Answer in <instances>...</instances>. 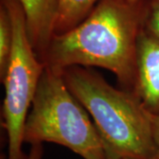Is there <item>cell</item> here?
I'll return each instance as SVG.
<instances>
[{
  "label": "cell",
  "instance_id": "cell-4",
  "mask_svg": "<svg viewBox=\"0 0 159 159\" xmlns=\"http://www.w3.org/2000/svg\"><path fill=\"white\" fill-rule=\"evenodd\" d=\"M11 18L13 40L5 77L3 117L8 137L7 159H27L22 151L25 122L43 69L29 41L26 19L19 0H1Z\"/></svg>",
  "mask_w": 159,
  "mask_h": 159
},
{
  "label": "cell",
  "instance_id": "cell-11",
  "mask_svg": "<svg viewBox=\"0 0 159 159\" xmlns=\"http://www.w3.org/2000/svg\"><path fill=\"white\" fill-rule=\"evenodd\" d=\"M153 134L157 147V157L159 158V116L153 117Z\"/></svg>",
  "mask_w": 159,
  "mask_h": 159
},
{
  "label": "cell",
  "instance_id": "cell-3",
  "mask_svg": "<svg viewBox=\"0 0 159 159\" xmlns=\"http://www.w3.org/2000/svg\"><path fill=\"white\" fill-rule=\"evenodd\" d=\"M23 141L52 142L83 159H106L89 114L69 90L61 73L45 66L25 122Z\"/></svg>",
  "mask_w": 159,
  "mask_h": 159
},
{
  "label": "cell",
  "instance_id": "cell-13",
  "mask_svg": "<svg viewBox=\"0 0 159 159\" xmlns=\"http://www.w3.org/2000/svg\"><path fill=\"white\" fill-rule=\"evenodd\" d=\"M151 159H159V158H157V157H154V158H151Z\"/></svg>",
  "mask_w": 159,
  "mask_h": 159
},
{
  "label": "cell",
  "instance_id": "cell-6",
  "mask_svg": "<svg viewBox=\"0 0 159 159\" xmlns=\"http://www.w3.org/2000/svg\"><path fill=\"white\" fill-rule=\"evenodd\" d=\"M35 54L43 61L51 44L58 17L59 0H19Z\"/></svg>",
  "mask_w": 159,
  "mask_h": 159
},
{
  "label": "cell",
  "instance_id": "cell-5",
  "mask_svg": "<svg viewBox=\"0 0 159 159\" xmlns=\"http://www.w3.org/2000/svg\"><path fill=\"white\" fill-rule=\"evenodd\" d=\"M133 92L153 117L159 116V43L141 30Z\"/></svg>",
  "mask_w": 159,
  "mask_h": 159
},
{
  "label": "cell",
  "instance_id": "cell-10",
  "mask_svg": "<svg viewBox=\"0 0 159 159\" xmlns=\"http://www.w3.org/2000/svg\"><path fill=\"white\" fill-rule=\"evenodd\" d=\"M43 153V148L42 143L32 144L29 155L27 156V159H42Z\"/></svg>",
  "mask_w": 159,
  "mask_h": 159
},
{
  "label": "cell",
  "instance_id": "cell-8",
  "mask_svg": "<svg viewBox=\"0 0 159 159\" xmlns=\"http://www.w3.org/2000/svg\"><path fill=\"white\" fill-rule=\"evenodd\" d=\"M13 40L12 25L4 3L0 5V78L3 80L10 60Z\"/></svg>",
  "mask_w": 159,
  "mask_h": 159
},
{
  "label": "cell",
  "instance_id": "cell-9",
  "mask_svg": "<svg viewBox=\"0 0 159 159\" xmlns=\"http://www.w3.org/2000/svg\"><path fill=\"white\" fill-rule=\"evenodd\" d=\"M142 30L159 43V0H150L144 5Z\"/></svg>",
  "mask_w": 159,
  "mask_h": 159
},
{
  "label": "cell",
  "instance_id": "cell-12",
  "mask_svg": "<svg viewBox=\"0 0 159 159\" xmlns=\"http://www.w3.org/2000/svg\"><path fill=\"white\" fill-rule=\"evenodd\" d=\"M127 1H129L131 3H139V2H142L144 0H127Z\"/></svg>",
  "mask_w": 159,
  "mask_h": 159
},
{
  "label": "cell",
  "instance_id": "cell-1",
  "mask_svg": "<svg viewBox=\"0 0 159 159\" xmlns=\"http://www.w3.org/2000/svg\"><path fill=\"white\" fill-rule=\"evenodd\" d=\"M143 8L144 1L100 0L76 27L53 36L44 66L61 74L72 66L104 68L133 91Z\"/></svg>",
  "mask_w": 159,
  "mask_h": 159
},
{
  "label": "cell",
  "instance_id": "cell-7",
  "mask_svg": "<svg viewBox=\"0 0 159 159\" xmlns=\"http://www.w3.org/2000/svg\"><path fill=\"white\" fill-rule=\"evenodd\" d=\"M99 1L100 0H59L55 34H62L76 27L86 19Z\"/></svg>",
  "mask_w": 159,
  "mask_h": 159
},
{
  "label": "cell",
  "instance_id": "cell-2",
  "mask_svg": "<svg viewBox=\"0 0 159 159\" xmlns=\"http://www.w3.org/2000/svg\"><path fill=\"white\" fill-rule=\"evenodd\" d=\"M62 75L69 90L89 114L106 159L157 157L153 116L134 92L116 89L89 67H68Z\"/></svg>",
  "mask_w": 159,
  "mask_h": 159
}]
</instances>
